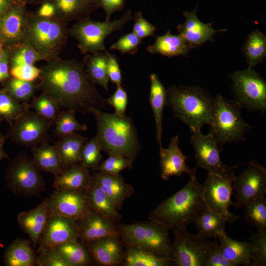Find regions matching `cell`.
<instances>
[{"label":"cell","instance_id":"29","mask_svg":"<svg viewBox=\"0 0 266 266\" xmlns=\"http://www.w3.org/2000/svg\"><path fill=\"white\" fill-rule=\"evenodd\" d=\"M147 51L151 54H159L171 57L187 56L192 48L180 35L172 34L169 31L163 35L156 37L154 43L147 47Z\"/></svg>","mask_w":266,"mask_h":266},{"label":"cell","instance_id":"10","mask_svg":"<svg viewBox=\"0 0 266 266\" xmlns=\"http://www.w3.org/2000/svg\"><path fill=\"white\" fill-rule=\"evenodd\" d=\"M169 255L170 264L177 266H205L212 242L187 228L173 230Z\"/></svg>","mask_w":266,"mask_h":266},{"label":"cell","instance_id":"8","mask_svg":"<svg viewBox=\"0 0 266 266\" xmlns=\"http://www.w3.org/2000/svg\"><path fill=\"white\" fill-rule=\"evenodd\" d=\"M119 232L130 247L169 259L171 242L168 230L164 227L150 221L121 226Z\"/></svg>","mask_w":266,"mask_h":266},{"label":"cell","instance_id":"7","mask_svg":"<svg viewBox=\"0 0 266 266\" xmlns=\"http://www.w3.org/2000/svg\"><path fill=\"white\" fill-rule=\"evenodd\" d=\"M133 19L131 11L128 9L121 18L113 21H95L90 18L78 21L68 30V33L78 41L77 47L82 54L106 52V36Z\"/></svg>","mask_w":266,"mask_h":266},{"label":"cell","instance_id":"25","mask_svg":"<svg viewBox=\"0 0 266 266\" xmlns=\"http://www.w3.org/2000/svg\"><path fill=\"white\" fill-rule=\"evenodd\" d=\"M219 249L223 256L233 266H251L253 250L249 242L238 241L229 237L223 231L219 233Z\"/></svg>","mask_w":266,"mask_h":266},{"label":"cell","instance_id":"53","mask_svg":"<svg viewBox=\"0 0 266 266\" xmlns=\"http://www.w3.org/2000/svg\"><path fill=\"white\" fill-rule=\"evenodd\" d=\"M205 266H233L222 255L216 240L212 242Z\"/></svg>","mask_w":266,"mask_h":266},{"label":"cell","instance_id":"52","mask_svg":"<svg viewBox=\"0 0 266 266\" xmlns=\"http://www.w3.org/2000/svg\"><path fill=\"white\" fill-rule=\"evenodd\" d=\"M108 104L115 109V113L120 116L126 115V110L128 103V95L122 85L117 86L113 94L107 99Z\"/></svg>","mask_w":266,"mask_h":266},{"label":"cell","instance_id":"31","mask_svg":"<svg viewBox=\"0 0 266 266\" xmlns=\"http://www.w3.org/2000/svg\"><path fill=\"white\" fill-rule=\"evenodd\" d=\"M116 237H107L89 242L90 251L96 261L105 266L118 264L122 252Z\"/></svg>","mask_w":266,"mask_h":266},{"label":"cell","instance_id":"9","mask_svg":"<svg viewBox=\"0 0 266 266\" xmlns=\"http://www.w3.org/2000/svg\"><path fill=\"white\" fill-rule=\"evenodd\" d=\"M33 159L24 153L13 158L7 166L5 179L9 190L21 197H37L45 183Z\"/></svg>","mask_w":266,"mask_h":266},{"label":"cell","instance_id":"11","mask_svg":"<svg viewBox=\"0 0 266 266\" xmlns=\"http://www.w3.org/2000/svg\"><path fill=\"white\" fill-rule=\"evenodd\" d=\"M233 91L241 107L265 113L266 110V82L252 67L236 70L229 75Z\"/></svg>","mask_w":266,"mask_h":266},{"label":"cell","instance_id":"34","mask_svg":"<svg viewBox=\"0 0 266 266\" xmlns=\"http://www.w3.org/2000/svg\"><path fill=\"white\" fill-rule=\"evenodd\" d=\"M86 191L92 209L112 222L119 220L120 216L111 200L92 179Z\"/></svg>","mask_w":266,"mask_h":266},{"label":"cell","instance_id":"3","mask_svg":"<svg viewBox=\"0 0 266 266\" xmlns=\"http://www.w3.org/2000/svg\"><path fill=\"white\" fill-rule=\"evenodd\" d=\"M97 125L96 135L101 150L109 155L134 160L140 149L135 128L130 117L97 110L93 113Z\"/></svg>","mask_w":266,"mask_h":266},{"label":"cell","instance_id":"49","mask_svg":"<svg viewBox=\"0 0 266 266\" xmlns=\"http://www.w3.org/2000/svg\"><path fill=\"white\" fill-rule=\"evenodd\" d=\"M141 43V39L132 32L121 37L110 46V49L118 50L122 54L134 55L137 52V47Z\"/></svg>","mask_w":266,"mask_h":266},{"label":"cell","instance_id":"18","mask_svg":"<svg viewBox=\"0 0 266 266\" xmlns=\"http://www.w3.org/2000/svg\"><path fill=\"white\" fill-rule=\"evenodd\" d=\"M27 4L18 1L11 5L0 17V40L6 47L23 42L29 13Z\"/></svg>","mask_w":266,"mask_h":266},{"label":"cell","instance_id":"39","mask_svg":"<svg viewBox=\"0 0 266 266\" xmlns=\"http://www.w3.org/2000/svg\"><path fill=\"white\" fill-rule=\"evenodd\" d=\"M8 47L9 49V68L22 65H34L37 62L46 61L33 47L25 42Z\"/></svg>","mask_w":266,"mask_h":266},{"label":"cell","instance_id":"27","mask_svg":"<svg viewBox=\"0 0 266 266\" xmlns=\"http://www.w3.org/2000/svg\"><path fill=\"white\" fill-rule=\"evenodd\" d=\"M87 140L76 133L59 137L55 146L63 170L80 163L82 148Z\"/></svg>","mask_w":266,"mask_h":266},{"label":"cell","instance_id":"50","mask_svg":"<svg viewBox=\"0 0 266 266\" xmlns=\"http://www.w3.org/2000/svg\"><path fill=\"white\" fill-rule=\"evenodd\" d=\"M41 68L34 65H22L9 68V74L12 77L26 81H33L38 79Z\"/></svg>","mask_w":266,"mask_h":266},{"label":"cell","instance_id":"32","mask_svg":"<svg viewBox=\"0 0 266 266\" xmlns=\"http://www.w3.org/2000/svg\"><path fill=\"white\" fill-rule=\"evenodd\" d=\"M227 219L215 212L207 205L196 218V224L198 234L205 238H216L219 233L225 231Z\"/></svg>","mask_w":266,"mask_h":266},{"label":"cell","instance_id":"60","mask_svg":"<svg viewBox=\"0 0 266 266\" xmlns=\"http://www.w3.org/2000/svg\"><path fill=\"white\" fill-rule=\"evenodd\" d=\"M20 1L25 3L26 4L30 5H40L46 0H19Z\"/></svg>","mask_w":266,"mask_h":266},{"label":"cell","instance_id":"56","mask_svg":"<svg viewBox=\"0 0 266 266\" xmlns=\"http://www.w3.org/2000/svg\"><path fill=\"white\" fill-rule=\"evenodd\" d=\"M9 57V48L5 46L4 55L0 62V82L5 81L10 78Z\"/></svg>","mask_w":266,"mask_h":266},{"label":"cell","instance_id":"58","mask_svg":"<svg viewBox=\"0 0 266 266\" xmlns=\"http://www.w3.org/2000/svg\"><path fill=\"white\" fill-rule=\"evenodd\" d=\"M19 0H0V17L13 4Z\"/></svg>","mask_w":266,"mask_h":266},{"label":"cell","instance_id":"48","mask_svg":"<svg viewBox=\"0 0 266 266\" xmlns=\"http://www.w3.org/2000/svg\"><path fill=\"white\" fill-rule=\"evenodd\" d=\"M36 263L39 266H69L56 248H39Z\"/></svg>","mask_w":266,"mask_h":266},{"label":"cell","instance_id":"59","mask_svg":"<svg viewBox=\"0 0 266 266\" xmlns=\"http://www.w3.org/2000/svg\"><path fill=\"white\" fill-rule=\"evenodd\" d=\"M5 142V137L3 135L0 138V162L5 158H8V155L4 150V144Z\"/></svg>","mask_w":266,"mask_h":266},{"label":"cell","instance_id":"42","mask_svg":"<svg viewBox=\"0 0 266 266\" xmlns=\"http://www.w3.org/2000/svg\"><path fill=\"white\" fill-rule=\"evenodd\" d=\"M28 109L26 103L18 101L0 89V117L11 124Z\"/></svg>","mask_w":266,"mask_h":266},{"label":"cell","instance_id":"1","mask_svg":"<svg viewBox=\"0 0 266 266\" xmlns=\"http://www.w3.org/2000/svg\"><path fill=\"white\" fill-rule=\"evenodd\" d=\"M38 88L64 110L85 114L108 105L90 79L83 64L73 59L58 56L47 61L41 68Z\"/></svg>","mask_w":266,"mask_h":266},{"label":"cell","instance_id":"13","mask_svg":"<svg viewBox=\"0 0 266 266\" xmlns=\"http://www.w3.org/2000/svg\"><path fill=\"white\" fill-rule=\"evenodd\" d=\"M50 121L28 109L10 124L7 137L22 146H36L47 141Z\"/></svg>","mask_w":266,"mask_h":266},{"label":"cell","instance_id":"5","mask_svg":"<svg viewBox=\"0 0 266 266\" xmlns=\"http://www.w3.org/2000/svg\"><path fill=\"white\" fill-rule=\"evenodd\" d=\"M67 24L55 17L46 18L29 11L23 42L48 61L59 56L68 35Z\"/></svg>","mask_w":266,"mask_h":266},{"label":"cell","instance_id":"45","mask_svg":"<svg viewBox=\"0 0 266 266\" xmlns=\"http://www.w3.org/2000/svg\"><path fill=\"white\" fill-rule=\"evenodd\" d=\"M30 106L37 114L52 123L55 122L61 111L57 104L44 93L33 98Z\"/></svg>","mask_w":266,"mask_h":266},{"label":"cell","instance_id":"54","mask_svg":"<svg viewBox=\"0 0 266 266\" xmlns=\"http://www.w3.org/2000/svg\"><path fill=\"white\" fill-rule=\"evenodd\" d=\"M107 71L109 79L116 84L117 86L122 84L121 71L117 61V57L110 54L107 51Z\"/></svg>","mask_w":266,"mask_h":266},{"label":"cell","instance_id":"2","mask_svg":"<svg viewBox=\"0 0 266 266\" xmlns=\"http://www.w3.org/2000/svg\"><path fill=\"white\" fill-rule=\"evenodd\" d=\"M206 206L203 197V184L196 175L175 194L159 204L149 215L151 221L167 230L187 228L194 223Z\"/></svg>","mask_w":266,"mask_h":266},{"label":"cell","instance_id":"19","mask_svg":"<svg viewBox=\"0 0 266 266\" xmlns=\"http://www.w3.org/2000/svg\"><path fill=\"white\" fill-rule=\"evenodd\" d=\"M198 7L192 11L183 12L185 21L177 27L179 34L192 48L207 41H213L215 34L225 32L226 29L215 30L212 27V22L205 24L197 15Z\"/></svg>","mask_w":266,"mask_h":266},{"label":"cell","instance_id":"43","mask_svg":"<svg viewBox=\"0 0 266 266\" xmlns=\"http://www.w3.org/2000/svg\"><path fill=\"white\" fill-rule=\"evenodd\" d=\"M75 113V111L66 110L60 112L55 122L54 133L56 135L61 137L76 132L87 130L86 125L81 124L77 121Z\"/></svg>","mask_w":266,"mask_h":266},{"label":"cell","instance_id":"24","mask_svg":"<svg viewBox=\"0 0 266 266\" xmlns=\"http://www.w3.org/2000/svg\"><path fill=\"white\" fill-rule=\"evenodd\" d=\"M92 180L107 195L117 209L133 192V188L125 183L119 174L100 171L92 175Z\"/></svg>","mask_w":266,"mask_h":266},{"label":"cell","instance_id":"16","mask_svg":"<svg viewBox=\"0 0 266 266\" xmlns=\"http://www.w3.org/2000/svg\"><path fill=\"white\" fill-rule=\"evenodd\" d=\"M46 199L51 215L76 221L83 218L92 209L86 190H56Z\"/></svg>","mask_w":266,"mask_h":266},{"label":"cell","instance_id":"17","mask_svg":"<svg viewBox=\"0 0 266 266\" xmlns=\"http://www.w3.org/2000/svg\"><path fill=\"white\" fill-rule=\"evenodd\" d=\"M78 236L79 228L76 220L51 214L39 238V248H56Z\"/></svg>","mask_w":266,"mask_h":266},{"label":"cell","instance_id":"23","mask_svg":"<svg viewBox=\"0 0 266 266\" xmlns=\"http://www.w3.org/2000/svg\"><path fill=\"white\" fill-rule=\"evenodd\" d=\"M55 9V17L66 24L73 20L89 19L98 9L96 0H46Z\"/></svg>","mask_w":266,"mask_h":266},{"label":"cell","instance_id":"55","mask_svg":"<svg viewBox=\"0 0 266 266\" xmlns=\"http://www.w3.org/2000/svg\"><path fill=\"white\" fill-rule=\"evenodd\" d=\"M126 0H96L98 8H102L106 15V21H109L111 15L124 8Z\"/></svg>","mask_w":266,"mask_h":266},{"label":"cell","instance_id":"30","mask_svg":"<svg viewBox=\"0 0 266 266\" xmlns=\"http://www.w3.org/2000/svg\"><path fill=\"white\" fill-rule=\"evenodd\" d=\"M33 160L40 171L59 175L64 171L60 157L56 146L47 141L33 147Z\"/></svg>","mask_w":266,"mask_h":266},{"label":"cell","instance_id":"40","mask_svg":"<svg viewBox=\"0 0 266 266\" xmlns=\"http://www.w3.org/2000/svg\"><path fill=\"white\" fill-rule=\"evenodd\" d=\"M69 266H82L89 264V255L77 239L65 242L56 248Z\"/></svg>","mask_w":266,"mask_h":266},{"label":"cell","instance_id":"22","mask_svg":"<svg viewBox=\"0 0 266 266\" xmlns=\"http://www.w3.org/2000/svg\"><path fill=\"white\" fill-rule=\"evenodd\" d=\"M50 215L46 199L30 211L18 214L17 222L22 230L29 236L34 247L38 244Z\"/></svg>","mask_w":266,"mask_h":266},{"label":"cell","instance_id":"35","mask_svg":"<svg viewBox=\"0 0 266 266\" xmlns=\"http://www.w3.org/2000/svg\"><path fill=\"white\" fill-rule=\"evenodd\" d=\"M107 63L106 52L87 54L83 59V64L90 79L94 84H99L106 91L109 81Z\"/></svg>","mask_w":266,"mask_h":266},{"label":"cell","instance_id":"6","mask_svg":"<svg viewBox=\"0 0 266 266\" xmlns=\"http://www.w3.org/2000/svg\"><path fill=\"white\" fill-rule=\"evenodd\" d=\"M241 108L236 101L220 94L214 98L208 126L220 145L243 139L251 128L241 116Z\"/></svg>","mask_w":266,"mask_h":266},{"label":"cell","instance_id":"44","mask_svg":"<svg viewBox=\"0 0 266 266\" xmlns=\"http://www.w3.org/2000/svg\"><path fill=\"white\" fill-rule=\"evenodd\" d=\"M101 148L96 135L87 140L83 146L80 155V164L88 170H95L100 163Z\"/></svg>","mask_w":266,"mask_h":266},{"label":"cell","instance_id":"61","mask_svg":"<svg viewBox=\"0 0 266 266\" xmlns=\"http://www.w3.org/2000/svg\"><path fill=\"white\" fill-rule=\"evenodd\" d=\"M5 46L2 42L0 41V62L3 58L4 53Z\"/></svg>","mask_w":266,"mask_h":266},{"label":"cell","instance_id":"46","mask_svg":"<svg viewBox=\"0 0 266 266\" xmlns=\"http://www.w3.org/2000/svg\"><path fill=\"white\" fill-rule=\"evenodd\" d=\"M253 250V258L252 266L266 265V229L258 230L249 237Z\"/></svg>","mask_w":266,"mask_h":266},{"label":"cell","instance_id":"47","mask_svg":"<svg viewBox=\"0 0 266 266\" xmlns=\"http://www.w3.org/2000/svg\"><path fill=\"white\" fill-rule=\"evenodd\" d=\"M133 160L119 155H109L100 163L95 170L109 174H119L124 169L132 167Z\"/></svg>","mask_w":266,"mask_h":266},{"label":"cell","instance_id":"20","mask_svg":"<svg viewBox=\"0 0 266 266\" xmlns=\"http://www.w3.org/2000/svg\"><path fill=\"white\" fill-rule=\"evenodd\" d=\"M160 156L159 166L164 180H166L172 176H181L184 173L190 176L196 175L195 169L187 166L186 161L190 157L185 156L179 148L177 135L171 138L167 148L160 147Z\"/></svg>","mask_w":266,"mask_h":266},{"label":"cell","instance_id":"15","mask_svg":"<svg viewBox=\"0 0 266 266\" xmlns=\"http://www.w3.org/2000/svg\"><path fill=\"white\" fill-rule=\"evenodd\" d=\"M190 141L195 151L197 166L208 172L222 175L232 167L222 163L221 145L210 132L204 134L201 131L193 133Z\"/></svg>","mask_w":266,"mask_h":266},{"label":"cell","instance_id":"33","mask_svg":"<svg viewBox=\"0 0 266 266\" xmlns=\"http://www.w3.org/2000/svg\"><path fill=\"white\" fill-rule=\"evenodd\" d=\"M36 258L26 240L18 238L5 250L4 263L7 266H33Z\"/></svg>","mask_w":266,"mask_h":266},{"label":"cell","instance_id":"51","mask_svg":"<svg viewBox=\"0 0 266 266\" xmlns=\"http://www.w3.org/2000/svg\"><path fill=\"white\" fill-rule=\"evenodd\" d=\"M133 20L134 22L133 32L139 38L142 39L153 35L156 30L155 27L144 18L141 11H139L135 14Z\"/></svg>","mask_w":266,"mask_h":266},{"label":"cell","instance_id":"62","mask_svg":"<svg viewBox=\"0 0 266 266\" xmlns=\"http://www.w3.org/2000/svg\"><path fill=\"white\" fill-rule=\"evenodd\" d=\"M3 120V119L2 118L0 117V124H1V122ZM2 136H3V135L1 134V132H0V138Z\"/></svg>","mask_w":266,"mask_h":266},{"label":"cell","instance_id":"38","mask_svg":"<svg viewBox=\"0 0 266 266\" xmlns=\"http://www.w3.org/2000/svg\"><path fill=\"white\" fill-rule=\"evenodd\" d=\"M38 88V81H26L14 77L5 81L3 89L15 100L22 103L31 100Z\"/></svg>","mask_w":266,"mask_h":266},{"label":"cell","instance_id":"14","mask_svg":"<svg viewBox=\"0 0 266 266\" xmlns=\"http://www.w3.org/2000/svg\"><path fill=\"white\" fill-rule=\"evenodd\" d=\"M235 201L239 208L248 201L262 197L266 193V170L257 160L250 161L243 171L235 176L233 182Z\"/></svg>","mask_w":266,"mask_h":266},{"label":"cell","instance_id":"4","mask_svg":"<svg viewBox=\"0 0 266 266\" xmlns=\"http://www.w3.org/2000/svg\"><path fill=\"white\" fill-rule=\"evenodd\" d=\"M166 92V105L192 133L208 125L214 98L204 89L194 86H172Z\"/></svg>","mask_w":266,"mask_h":266},{"label":"cell","instance_id":"41","mask_svg":"<svg viewBox=\"0 0 266 266\" xmlns=\"http://www.w3.org/2000/svg\"><path fill=\"white\" fill-rule=\"evenodd\" d=\"M125 264L127 266H166L170 264V261L151 252L130 247Z\"/></svg>","mask_w":266,"mask_h":266},{"label":"cell","instance_id":"36","mask_svg":"<svg viewBox=\"0 0 266 266\" xmlns=\"http://www.w3.org/2000/svg\"><path fill=\"white\" fill-rule=\"evenodd\" d=\"M244 56L249 66L260 64L266 56V37L259 30L251 32L243 48Z\"/></svg>","mask_w":266,"mask_h":266},{"label":"cell","instance_id":"12","mask_svg":"<svg viewBox=\"0 0 266 266\" xmlns=\"http://www.w3.org/2000/svg\"><path fill=\"white\" fill-rule=\"evenodd\" d=\"M234 166L222 175L208 172L203 184V197L206 205L211 210L225 217L228 222L233 223L238 217L231 213L229 207L234 205L231 200L233 182L235 177Z\"/></svg>","mask_w":266,"mask_h":266},{"label":"cell","instance_id":"26","mask_svg":"<svg viewBox=\"0 0 266 266\" xmlns=\"http://www.w3.org/2000/svg\"><path fill=\"white\" fill-rule=\"evenodd\" d=\"M91 180L89 170L79 164L55 175L53 187L58 191L86 190Z\"/></svg>","mask_w":266,"mask_h":266},{"label":"cell","instance_id":"57","mask_svg":"<svg viewBox=\"0 0 266 266\" xmlns=\"http://www.w3.org/2000/svg\"><path fill=\"white\" fill-rule=\"evenodd\" d=\"M35 12L38 15L43 17H55V9L53 6L47 1H44L40 4L39 8Z\"/></svg>","mask_w":266,"mask_h":266},{"label":"cell","instance_id":"21","mask_svg":"<svg viewBox=\"0 0 266 266\" xmlns=\"http://www.w3.org/2000/svg\"><path fill=\"white\" fill-rule=\"evenodd\" d=\"M78 225L79 236L90 242L107 237H117L119 231L112 222L96 211H90Z\"/></svg>","mask_w":266,"mask_h":266},{"label":"cell","instance_id":"63","mask_svg":"<svg viewBox=\"0 0 266 266\" xmlns=\"http://www.w3.org/2000/svg\"><path fill=\"white\" fill-rule=\"evenodd\" d=\"M0 41H1V40H0Z\"/></svg>","mask_w":266,"mask_h":266},{"label":"cell","instance_id":"37","mask_svg":"<svg viewBox=\"0 0 266 266\" xmlns=\"http://www.w3.org/2000/svg\"><path fill=\"white\" fill-rule=\"evenodd\" d=\"M245 221L257 230L266 229V199L264 197L251 200L243 205Z\"/></svg>","mask_w":266,"mask_h":266},{"label":"cell","instance_id":"28","mask_svg":"<svg viewBox=\"0 0 266 266\" xmlns=\"http://www.w3.org/2000/svg\"><path fill=\"white\" fill-rule=\"evenodd\" d=\"M150 91L149 101L154 116L157 141L162 147L163 114L166 105L167 92L159 77L155 74L150 75Z\"/></svg>","mask_w":266,"mask_h":266}]
</instances>
